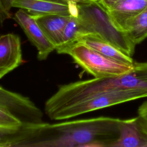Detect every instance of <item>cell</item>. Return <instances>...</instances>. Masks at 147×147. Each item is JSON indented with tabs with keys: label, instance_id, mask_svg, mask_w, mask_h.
I'll return each mask as SVG.
<instances>
[{
	"label": "cell",
	"instance_id": "obj_1",
	"mask_svg": "<svg viewBox=\"0 0 147 147\" xmlns=\"http://www.w3.org/2000/svg\"><path fill=\"white\" fill-rule=\"evenodd\" d=\"M123 121L99 117L55 123L23 122L2 147H114Z\"/></svg>",
	"mask_w": 147,
	"mask_h": 147
},
{
	"label": "cell",
	"instance_id": "obj_7",
	"mask_svg": "<svg viewBox=\"0 0 147 147\" xmlns=\"http://www.w3.org/2000/svg\"><path fill=\"white\" fill-rule=\"evenodd\" d=\"M11 7L23 9L32 16L58 14L77 17V3L50 0H11Z\"/></svg>",
	"mask_w": 147,
	"mask_h": 147
},
{
	"label": "cell",
	"instance_id": "obj_19",
	"mask_svg": "<svg viewBox=\"0 0 147 147\" xmlns=\"http://www.w3.org/2000/svg\"><path fill=\"white\" fill-rule=\"evenodd\" d=\"M138 114L147 119V101L144 102L138 109Z\"/></svg>",
	"mask_w": 147,
	"mask_h": 147
},
{
	"label": "cell",
	"instance_id": "obj_15",
	"mask_svg": "<svg viewBox=\"0 0 147 147\" xmlns=\"http://www.w3.org/2000/svg\"><path fill=\"white\" fill-rule=\"evenodd\" d=\"M82 36V33L76 17L71 16L64 28L61 42L55 51L59 54H64V51L77 42Z\"/></svg>",
	"mask_w": 147,
	"mask_h": 147
},
{
	"label": "cell",
	"instance_id": "obj_11",
	"mask_svg": "<svg viewBox=\"0 0 147 147\" xmlns=\"http://www.w3.org/2000/svg\"><path fill=\"white\" fill-rule=\"evenodd\" d=\"M114 147H147V119L139 114L123 119L119 138Z\"/></svg>",
	"mask_w": 147,
	"mask_h": 147
},
{
	"label": "cell",
	"instance_id": "obj_22",
	"mask_svg": "<svg viewBox=\"0 0 147 147\" xmlns=\"http://www.w3.org/2000/svg\"><path fill=\"white\" fill-rule=\"evenodd\" d=\"M50 1H60V2H63V1H66L65 0H50Z\"/></svg>",
	"mask_w": 147,
	"mask_h": 147
},
{
	"label": "cell",
	"instance_id": "obj_3",
	"mask_svg": "<svg viewBox=\"0 0 147 147\" xmlns=\"http://www.w3.org/2000/svg\"><path fill=\"white\" fill-rule=\"evenodd\" d=\"M77 8L76 18L82 36L96 34L126 55H133L136 45L125 32L114 26L107 9L99 0H84L77 3Z\"/></svg>",
	"mask_w": 147,
	"mask_h": 147
},
{
	"label": "cell",
	"instance_id": "obj_4",
	"mask_svg": "<svg viewBox=\"0 0 147 147\" xmlns=\"http://www.w3.org/2000/svg\"><path fill=\"white\" fill-rule=\"evenodd\" d=\"M64 54L69 55L75 63L95 78L120 75L130 71L133 67V64L108 58L81 42L73 44L64 51Z\"/></svg>",
	"mask_w": 147,
	"mask_h": 147
},
{
	"label": "cell",
	"instance_id": "obj_10",
	"mask_svg": "<svg viewBox=\"0 0 147 147\" xmlns=\"http://www.w3.org/2000/svg\"><path fill=\"white\" fill-rule=\"evenodd\" d=\"M22 63L21 42L19 36L14 33L0 36V79Z\"/></svg>",
	"mask_w": 147,
	"mask_h": 147
},
{
	"label": "cell",
	"instance_id": "obj_20",
	"mask_svg": "<svg viewBox=\"0 0 147 147\" xmlns=\"http://www.w3.org/2000/svg\"><path fill=\"white\" fill-rule=\"evenodd\" d=\"M1 2L5 9L8 11H10L11 8L12 7L11 5V0H1Z\"/></svg>",
	"mask_w": 147,
	"mask_h": 147
},
{
	"label": "cell",
	"instance_id": "obj_2",
	"mask_svg": "<svg viewBox=\"0 0 147 147\" xmlns=\"http://www.w3.org/2000/svg\"><path fill=\"white\" fill-rule=\"evenodd\" d=\"M133 90L147 91V61L134 62L132 69L120 75L94 78L61 85L45 102L44 112L49 118L66 107L98 95Z\"/></svg>",
	"mask_w": 147,
	"mask_h": 147
},
{
	"label": "cell",
	"instance_id": "obj_5",
	"mask_svg": "<svg viewBox=\"0 0 147 147\" xmlns=\"http://www.w3.org/2000/svg\"><path fill=\"white\" fill-rule=\"evenodd\" d=\"M147 97V91L141 90L103 93L66 107L51 115L53 121L68 119L79 115L119 103Z\"/></svg>",
	"mask_w": 147,
	"mask_h": 147
},
{
	"label": "cell",
	"instance_id": "obj_14",
	"mask_svg": "<svg viewBox=\"0 0 147 147\" xmlns=\"http://www.w3.org/2000/svg\"><path fill=\"white\" fill-rule=\"evenodd\" d=\"M125 32L136 45L147 38V5L128 22Z\"/></svg>",
	"mask_w": 147,
	"mask_h": 147
},
{
	"label": "cell",
	"instance_id": "obj_12",
	"mask_svg": "<svg viewBox=\"0 0 147 147\" xmlns=\"http://www.w3.org/2000/svg\"><path fill=\"white\" fill-rule=\"evenodd\" d=\"M77 42L83 43L102 55L114 60L129 64H133L134 63L131 56L126 55L114 45L96 34L92 33L84 34L78 39Z\"/></svg>",
	"mask_w": 147,
	"mask_h": 147
},
{
	"label": "cell",
	"instance_id": "obj_17",
	"mask_svg": "<svg viewBox=\"0 0 147 147\" xmlns=\"http://www.w3.org/2000/svg\"><path fill=\"white\" fill-rule=\"evenodd\" d=\"M17 129H9V128H2L0 127V147H2L3 144L6 141L7 138L13 133Z\"/></svg>",
	"mask_w": 147,
	"mask_h": 147
},
{
	"label": "cell",
	"instance_id": "obj_8",
	"mask_svg": "<svg viewBox=\"0 0 147 147\" xmlns=\"http://www.w3.org/2000/svg\"><path fill=\"white\" fill-rule=\"evenodd\" d=\"M99 1L107 9L114 26L124 32L128 22L147 5V0Z\"/></svg>",
	"mask_w": 147,
	"mask_h": 147
},
{
	"label": "cell",
	"instance_id": "obj_21",
	"mask_svg": "<svg viewBox=\"0 0 147 147\" xmlns=\"http://www.w3.org/2000/svg\"><path fill=\"white\" fill-rule=\"evenodd\" d=\"M67 2H76V3H78V2H81V1H83L84 0H65Z\"/></svg>",
	"mask_w": 147,
	"mask_h": 147
},
{
	"label": "cell",
	"instance_id": "obj_9",
	"mask_svg": "<svg viewBox=\"0 0 147 147\" xmlns=\"http://www.w3.org/2000/svg\"><path fill=\"white\" fill-rule=\"evenodd\" d=\"M0 107L9 111L24 122L33 121L40 112V109L30 98L1 86Z\"/></svg>",
	"mask_w": 147,
	"mask_h": 147
},
{
	"label": "cell",
	"instance_id": "obj_13",
	"mask_svg": "<svg viewBox=\"0 0 147 147\" xmlns=\"http://www.w3.org/2000/svg\"><path fill=\"white\" fill-rule=\"evenodd\" d=\"M33 16L56 50L61 42L64 28L71 16L58 14Z\"/></svg>",
	"mask_w": 147,
	"mask_h": 147
},
{
	"label": "cell",
	"instance_id": "obj_18",
	"mask_svg": "<svg viewBox=\"0 0 147 147\" xmlns=\"http://www.w3.org/2000/svg\"><path fill=\"white\" fill-rule=\"evenodd\" d=\"M11 18V14L3 7L1 0H0V24L3 25V22L8 19Z\"/></svg>",
	"mask_w": 147,
	"mask_h": 147
},
{
	"label": "cell",
	"instance_id": "obj_16",
	"mask_svg": "<svg viewBox=\"0 0 147 147\" xmlns=\"http://www.w3.org/2000/svg\"><path fill=\"white\" fill-rule=\"evenodd\" d=\"M23 122L9 111L0 107V127L17 129L19 128Z\"/></svg>",
	"mask_w": 147,
	"mask_h": 147
},
{
	"label": "cell",
	"instance_id": "obj_6",
	"mask_svg": "<svg viewBox=\"0 0 147 147\" xmlns=\"http://www.w3.org/2000/svg\"><path fill=\"white\" fill-rule=\"evenodd\" d=\"M14 19L30 42L36 48L37 59L41 61L46 60L50 53L55 50V47L47 37L34 17L20 9L14 14Z\"/></svg>",
	"mask_w": 147,
	"mask_h": 147
}]
</instances>
